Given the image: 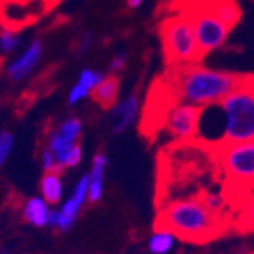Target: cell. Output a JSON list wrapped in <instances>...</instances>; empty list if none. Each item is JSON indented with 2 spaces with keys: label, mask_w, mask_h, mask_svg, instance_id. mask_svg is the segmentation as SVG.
Segmentation results:
<instances>
[{
  "label": "cell",
  "mask_w": 254,
  "mask_h": 254,
  "mask_svg": "<svg viewBox=\"0 0 254 254\" xmlns=\"http://www.w3.org/2000/svg\"><path fill=\"white\" fill-rule=\"evenodd\" d=\"M120 92V79L118 76L112 74L109 77H105L100 85L95 86L91 91L92 100L100 105L103 109H112L117 103Z\"/></svg>",
  "instance_id": "12"
},
{
  "label": "cell",
  "mask_w": 254,
  "mask_h": 254,
  "mask_svg": "<svg viewBox=\"0 0 254 254\" xmlns=\"http://www.w3.org/2000/svg\"><path fill=\"white\" fill-rule=\"evenodd\" d=\"M106 165H108V159L105 154L99 153L94 156L88 173V201L91 203H97L103 197Z\"/></svg>",
  "instance_id": "11"
},
{
  "label": "cell",
  "mask_w": 254,
  "mask_h": 254,
  "mask_svg": "<svg viewBox=\"0 0 254 254\" xmlns=\"http://www.w3.org/2000/svg\"><path fill=\"white\" fill-rule=\"evenodd\" d=\"M61 2H62V0H43L46 12H50L52 9H55V8H56V6H58Z\"/></svg>",
  "instance_id": "26"
},
{
  "label": "cell",
  "mask_w": 254,
  "mask_h": 254,
  "mask_svg": "<svg viewBox=\"0 0 254 254\" xmlns=\"http://www.w3.org/2000/svg\"><path fill=\"white\" fill-rule=\"evenodd\" d=\"M183 9L189 14L190 20H192L197 44L203 58L207 53L224 46L232 29L212 12L207 0H190V2H185Z\"/></svg>",
  "instance_id": "6"
},
{
  "label": "cell",
  "mask_w": 254,
  "mask_h": 254,
  "mask_svg": "<svg viewBox=\"0 0 254 254\" xmlns=\"http://www.w3.org/2000/svg\"><path fill=\"white\" fill-rule=\"evenodd\" d=\"M103 79H105V77H103L102 73H95V71H92V70H83V71L80 73V76H79V82H77V83H80L82 86H85V88L91 92L95 86L102 83Z\"/></svg>",
  "instance_id": "19"
},
{
  "label": "cell",
  "mask_w": 254,
  "mask_h": 254,
  "mask_svg": "<svg viewBox=\"0 0 254 254\" xmlns=\"http://www.w3.org/2000/svg\"><path fill=\"white\" fill-rule=\"evenodd\" d=\"M215 154L232 188L242 190L254 185V139L219 144Z\"/></svg>",
  "instance_id": "5"
},
{
  "label": "cell",
  "mask_w": 254,
  "mask_h": 254,
  "mask_svg": "<svg viewBox=\"0 0 254 254\" xmlns=\"http://www.w3.org/2000/svg\"><path fill=\"white\" fill-rule=\"evenodd\" d=\"M40 56H41V44H40V41H34L27 49V52L9 67V71H8L9 77L12 80H21L32 68L35 67V64L38 62Z\"/></svg>",
  "instance_id": "14"
},
{
  "label": "cell",
  "mask_w": 254,
  "mask_h": 254,
  "mask_svg": "<svg viewBox=\"0 0 254 254\" xmlns=\"http://www.w3.org/2000/svg\"><path fill=\"white\" fill-rule=\"evenodd\" d=\"M244 79L245 74L188 64V65L174 67L167 86L176 100L197 108H207L219 105L242 83Z\"/></svg>",
  "instance_id": "1"
},
{
  "label": "cell",
  "mask_w": 254,
  "mask_h": 254,
  "mask_svg": "<svg viewBox=\"0 0 254 254\" xmlns=\"http://www.w3.org/2000/svg\"><path fill=\"white\" fill-rule=\"evenodd\" d=\"M212 12L230 29H233L241 20V9L235 0H207Z\"/></svg>",
  "instance_id": "16"
},
{
  "label": "cell",
  "mask_w": 254,
  "mask_h": 254,
  "mask_svg": "<svg viewBox=\"0 0 254 254\" xmlns=\"http://www.w3.org/2000/svg\"><path fill=\"white\" fill-rule=\"evenodd\" d=\"M238 254H245V253H238Z\"/></svg>",
  "instance_id": "29"
},
{
  "label": "cell",
  "mask_w": 254,
  "mask_h": 254,
  "mask_svg": "<svg viewBox=\"0 0 254 254\" xmlns=\"http://www.w3.org/2000/svg\"><path fill=\"white\" fill-rule=\"evenodd\" d=\"M0 44H2V49H3V50L9 52V50H12V49L18 44V40L12 35V32L3 30L2 38H0Z\"/></svg>",
  "instance_id": "24"
},
{
  "label": "cell",
  "mask_w": 254,
  "mask_h": 254,
  "mask_svg": "<svg viewBox=\"0 0 254 254\" xmlns=\"http://www.w3.org/2000/svg\"><path fill=\"white\" fill-rule=\"evenodd\" d=\"M0 65H2V59H0Z\"/></svg>",
  "instance_id": "28"
},
{
  "label": "cell",
  "mask_w": 254,
  "mask_h": 254,
  "mask_svg": "<svg viewBox=\"0 0 254 254\" xmlns=\"http://www.w3.org/2000/svg\"><path fill=\"white\" fill-rule=\"evenodd\" d=\"M239 227L245 232L254 230V195L250 197L241 209Z\"/></svg>",
  "instance_id": "18"
},
{
  "label": "cell",
  "mask_w": 254,
  "mask_h": 254,
  "mask_svg": "<svg viewBox=\"0 0 254 254\" xmlns=\"http://www.w3.org/2000/svg\"><path fill=\"white\" fill-rule=\"evenodd\" d=\"M144 0H127V6H129L130 9H136L142 5Z\"/></svg>",
  "instance_id": "27"
},
{
  "label": "cell",
  "mask_w": 254,
  "mask_h": 254,
  "mask_svg": "<svg viewBox=\"0 0 254 254\" xmlns=\"http://www.w3.org/2000/svg\"><path fill=\"white\" fill-rule=\"evenodd\" d=\"M159 35L164 46L165 59L170 65H188L203 59L198 49L194 24L189 14L180 8L159 24Z\"/></svg>",
  "instance_id": "4"
},
{
  "label": "cell",
  "mask_w": 254,
  "mask_h": 254,
  "mask_svg": "<svg viewBox=\"0 0 254 254\" xmlns=\"http://www.w3.org/2000/svg\"><path fill=\"white\" fill-rule=\"evenodd\" d=\"M14 147V136L9 132L0 133V167L5 165Z\"/></svg>",
  "instance_id": "20"
},
{
  "label": "cell",
  "mask_w": 254,
  "mask_h": 254,
  "mask_svg": "<svg viewBox=\"0 0 254 254\" xmlns=\"http://www.w3.org/2000/svg\"><path fill=\"white\" fill-rule=\"evenodd\" d=\"M200 115L201 108L176 100V103L167 109L165 129L174 139L190 141L197 138Z\"/></svg>",
  "instance_id": "7"
},
{
  "label": "cell",
  "mask_w": 254,
  "mask_h": 254,
  "mask_svg": "<svg viewBox=\"0 0 254 254\" xmlns=\"http://www.w3.org/2000/svg\"><path fill=\"white\" fill-rule=\"evenodd\" d=\"M177 236L165 229V227H156L148 239V251L151 254H170L177 242Z\"/></svg>",
  "instance_id": "17"
},
{
  "label": "cell",
  "mask_w": 254,
  "mask_h": 254,
  "mask_svg": "<svg viewBox=\"0 0 254 254\" xmlns=\"http://www.w3.org/2000/svg\"><path fill=\"white\" fill-rule=\"evenodd\" d=\"M88 94H91L85 86H82L80 83H77L71 91H70V95H68V103L70 105H76L79 103L80 100H83L85 97H88Z\"/></svg>",
  "instance_id": "23"
},
{
  "label": "cell",
  "mask_w": 254,
  "mask_h": 254,
  "mask_svg": "<svg viewBox=\"0 0 254 254\" xmlns=\"http://www.w3.org/2000/svg\"><path fill=\"white\" fill-rule=\"evenodd\" d=\"M203 203L206 204V207L213 212V213H219L222 210V207L226 206V201H224V197H222L221 194H206L201 197Z\"/></svg>",
  "instance_id": "21"
},
{
  "label": "cell",
  "mask_w": 254,
  "mask_h": 254,
  "mask_svg": "<svg viewBox=\"0 0 254 254\" xmlns=\"http://www.w3.org/2000/svg\"><path fill=\"white\" fill-rule=\"evenodd\" d=\"M86 201H88V174H83L77 180L71 195L61 204V209H59V213H61L59 230L67 232L74 224L79 212L82 210V207L85 206Z\"/></svg>",
  "instance_id": "9"
},
{
  "label": "cell",
  "mask_w": 254,
  "mask_h": 254,
  "mask_svg": "<svg viewBox=\"0 0 254 254\" xmlns=\"http://www.w3.org/2000/svg\"><path fill=\"white\" fill-rule=\"evenodd\" d=\"M124 64H126V55H124V53L117 55V56L114 58V61L111 62V71H112L114 74L118 73V71H121L123 67H124Z\"/></svg>",
  "instance_id": "25"
},
{
  "label": "cell",
  "mask_w": 254,
  "mask_h": 254,
  "mask_svg": "<svg viewBox=\"0 0 254 254\" xmlns=\"http://www.w3.org/2000/svg\"><path fill=\"white\" fill-rule=\"evenodd\" d=\"M82 133V123L77 118H67L62 121L58 129L52 132L49 136L47 147L52 150L55 157H59L65 151L71 150L79 144V138Z\"/></svg>",
  "instance_id": "8"
},
{
  "label": "cell",
  "mask_w": 254,
  "mask_h": 254,
  "mask_svg": "<svg viewBox=\"0 0 254 254\" xmlns=\"http://www.w3.org/2000/svg\"><path fill=\"white\" fill-rule=\"evenodd\" d=\"M50 204L43 197H32L23 206V218L35 227H46L50 213Z\"/></svg>",
  "instance_id": "13"
},
{
  "label": "cell",
  "mask_w": 254,
  "mask_h": 254,
  "mask_svg": "<svg viewBox=\"0 0 254 254\" xmlns=\"http://www.w3.org/2000/svg\"><path fill=\"white\" fill-rule=\"evenodd\" d=\"M139 111V97L138 94H130L127 97L120 102L118 105H115L112 108V114H111V121H112V132L114 133H121L123 130H126L129 127Z\"/></svg>",
  "instance_id": "10"
},
{
  "label": "cell",
  "mask_w": 254,
  "mask_h": 254,
  "mask_svg": "<svg viewBox=\"0 0 254 254\" xmlns=\"http://www.w3.org/2000/svg\"><path fill=\"white\" fill-rule=\"evenodd\" d=\"M41 197L50 204L56 206L64 197V182L61 179V171H49L43 176L40 183Z\"/></svg>",
  "instance_id": "15"
},
{
  "label": "cell",
  "mask_w": 254,
  "mask_h": 254,
  "mask_svg": "<svg viewBox=\"0 0 254 254\" xmlns=\"http://www.w3.org/2000/svg\"><path fill=\"white\" fill-rule=\"evenodd\" d=\"M218 106L222 115V144L254 139V76L245 74L242 83Z\"/></svg>",
  "instance_id": "3"
},
{
  "label": "cell",
  "mask_w": 254,
  "mask_h": 254,
  "mask_svg": "<svg viewBox=\"0 0 254 254\" xmlns=\"http://www.w3.org/2000/svg\"><path fill=\"white\" fill-rule=\"evenodd\" d=\"M156 226L171 230L188 242H206L221 230L218 215L206 207L201 197L171 201L159 213Z\"/></svg>",
  "instance_id": "2"
},
{
  "label": "cell",
  "mask_w": 254,
  "mask_h": 254,
  "mask_svg": "<svg viewBox=\"0 0 254 254\" xmlns=\"http://www.w3.org/2000/svg\"><path fill=\"white\" fill-rule=\"evenodd\" d=\"M41 165L44 168L46 173L49 171H61L59 167H58V162H56V157L55 154L52 153V150L49 147H46L41 153Z\"/></svg>",
  "instance_id": "22"
}]
</instances>
